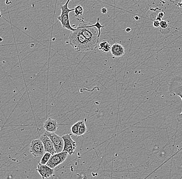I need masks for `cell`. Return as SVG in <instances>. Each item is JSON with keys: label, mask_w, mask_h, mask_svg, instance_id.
I'll use <instances>...</instances> for the list:
<instances>
[{"label": "cell", "mask_w": 182, "mask_h": 179, "mask_svg": "<svg viewBox=\"0 0 182 179\" xmlns=\"http://www.w3.org/2000/svg\"><path fill=\"white\" fill-rule=\"evenodd\" d=\"M71 136V134H67L62 137L64 140V148L63 151L68 153L70 155L74 153L77 148V143L73 140Z\"/></svg>", "instance_id": "obj_5"}, {"label": "cell", "mask_w": 182, "mask_h": 179, "mask_svg": "<svg viewBox=\"0 0 182 179\" xmlns=\"http://www.w3.org/2000/svg\"><path fill=\"white\" fill-rule=\"evenodd\" d=\"M164 16V13L163 12H161L159 13V15L157 16V18H156V20H159V21H161V19L163 18V17Z\"/></svg>", "instance_id": "obj_18"}, {"label": "cell", "mask_w": 182, "mask_h": 179, "mask_svg": "<svg viewBox=\"0 0 182 179\" xmlns=\"http://www.w3.org/2000/svg\"><path fill=\"white\" fill-rule=\"evenodd\" d=\"M153 26L155 28H159V27H160V21H159V20H156V21H154Z\"/></svg>", "instance_id": "obj_19"}, {"label": "cell", "mask_w": 182, "mask_h": 179, "mask_svg": "<svg viewBox=\"0 0 182 179\" xmlns=\"http://www.w3.org/2000/svg\"><path fill=\"white\" fill-rule=\"evenodd\" d=\"M30 152L34 157L42 156L45 153L44 147L40 138L34 139L32 141L30 144Z\"/></svg>", "instance_id": "obj_4"}, {"label": "cell", "mask_w": 182, "mask_h": 179, "mask_svg": "<svg viewBox=\"0 0 182 179\" xmlns=\"http://www.w3.org/2000/svg\"><path fill=\"white\" fill-rule=\"evenodd\" d=\"M52 155V154L49 152H45L44 155H43L42 157L41 161H40V164L43 165H46L47 164L48 162L49 161L51 156Z\"/></svg>", "instance_id": "obj_15"}, {"label": "cell", "mask_w": 182, "mask_h": 179, "mask_svg": "<svg viewBox=\"0 0 182 179\" xmlns=\"http://www.w3.org/2000/svg\"><path fill=\"white\" fill-rule=\"evenodd\" d=\"M40 139L43 142L45 152L50 153L52 155L56 153V151L54 145L52 144V141L51 140L50 138L47 135L44 134L40 136Z\"/></svg>", "instance_id": "obj_8"}, {"label": "cell", "mask_w": 182, "mask_h": 179, "mask_svg": "<svg viewBox=\"0 0 182 179\" xmlns=\"http://www.w3.org/2000/svg\"><path fill=\"white\" fill-rule=\"evenodd\" d=\"M44 134L47 135L50 138L51 140L52 141L56 152H62L64 148V140L63 138L56 135L55 133H50L46 131Z\"/></svg>", "instance_id": "obj_6"}, {"label": "cell", "mask_w": 182, "mask_h": 179, "mask_svg": "<svg viewBox=\"0 0 182 179\" xmlns=\"http://www.w3.org/2000/svg\"><path fill=\"white\" fill-rule=\"evenodd\" d=\"M169 26V24L167 21H164V20H161L160 21V27L162 29L167 28Z\"/></svg>", "instance_id": "obj_17"}, {"label": "cell", "mask_w": 182, "mask_h": 179, "mask_svg": "<svg viewBox=\"0 0 182 179\" xmlns=\"http://www.w3.org/2000/svg\"><path fill=\"white\" fill-rule=\"evenodd\" d=\"M86 132H87V127L86 126V123L85 121L82 120L81 123L80 124L79 129L78 136H83Z\"/></svg>", "instance_id": "obj_14"}, {"label": "cell", "mask_w": 182, "mask_h": 179, "mask_svg": "<svg viewBox=\"0 0 182 179\" xmlns=\"http://www.w3.org/2000/svg\"><path fill=\"white\" fill-rule=\"evenodd\" d=\"M111 46L106 40H102L99 44V50H102L104 52L108 53L111 50Z\"/></svg>", "instance_id": "obj_12"}, {"label": "cell", "mask_w": 182, "mask_h": 179, "mask_svg": "<svg viewBox=\"0 0 182 179\" xmlns=\"http://www.w3.org/2000/svg\"><path fill=\"white\" fill-rule=\"evenodd\" d=\"M82 120L78 121L73 125L71 127V132L73 135L75 136H79V129L80 127V124L81 123Z\"/></svg>", "instance_id": "obj_13"}, {"label": "cell", "mask_w": 182, "mask_h": 179, "mask_svg": "<svg viewBox=\"0 0 182 179\" xmlns=\"http://www.w3.org/2000/svg\"><path fill=\"white\" fill-rule=\"evenodd\" d=\"M75 16L79 17L83 15V8L81 6L78 5L75 8Z\"/></svg>", "instance_id": "obj_16"}, {"label": "cell", "mask_w": 182, "mask_h": 179, "mask_svg": "<svg viewBox=\"0 0 182 179\" xmlns=\"http://www.w3.org/2000/svg\"><path fill=\"white\" fill-rule=\"evenodd\" d=\"M178 86H176V84H175L173 82L171 83L170 86H170H169V90L171 93L179 96L181 97L182 101V85L179 84V83H178ZM176 119L179 122H182V112L180 114L177 115Z\"/></svg>", "instance_id": "obj_9"}, {"label": "cell", "mask_w": 182, "mask_h": 179, "mask_svg": "<svg viewBox=\"0 0 182 179\" xmlns=\"http://www.w3.org/2000/svg\"><path fill=\"white\" fill-rule=\"evenodd\" d=\"M101 12L103 14H106V13H107L108 11H107V8H105V7H104V8H101Z\"/></svg>", "instance_id": "obj_20"}, {"label": "cell", "mask_w": 182, "mask_h": 179, "mask_svg": "<svg viewBox=\"0 0 182 179\" xmlns=\"http://www.w3.org/2000/svg\"><path fill=\"white\" fill-rule=\"evenodd\" d=\"M58 124L56 120L48 118L44 124V128L46 132L55 133L58 129Z\"/></svg>", "instance_id": "obj_11"}, {"label": "cell", "mask_w": 182, "mask_h": 179, "mask_svg": "<svg viewBox=\"0 0 182 179\" xmlns=\"http://www.w3.org/2000/svg\"><path fill=\"white\" fill-rule=\"evenodd\" d=\"M70 1L71 0H67L65 4L60 6V9H61L62 13H61V15L58 17V20L60 22H61L63 28L70 30V31L74 32L75 31L76 28H74L70 25L69 13H70V12L74 11L75 8L73 9H70L68 8V4H69V3Z\"/></svg>", "instance_id": "obj_2"}, {"label": "cell", "mask_w": 182, "mask_h": 179, "mask_svg": "<svg viewBox=\"0 0 182 179\" xmlns=\"http://www.w3.org/2000/svg\"><path fill=\"white\" fill-rule=\"evenodd\" d=\"M36 170L42 176V179L50 178L54 174V169L51 168L47 165H43L39 163Z\"/></svg>", "instance_id": "obj_7"}, {"label": "cell", "mask_w": 182, "mask_h": 179, "mask_svg": "<svg viewBox=\"0 0 182 179\" xmlns=\"http://www.w3.org/2000/svg\"><path fill=\"white\" fill-rule=\"evenodd\" d=\"M68 153L65 151L61 152L56 153L55 154L52 155L50 160L47 164V165L51 168L54 169L63 163L68 157Z\"/></svg>", "instance_id": "obj_3"}, {"label": "cell", "mask_w": 182, "mask_h": 179, "mask_svg": "<svg viewBox=\"0 0 182 179\" xmlns=\"http://www.w3.org/2000/svg\"><path fill=\"white\" fill-rule=\"evenodd\" d=\"M108 179V178H106V179Z\"/></svg>", "instance_id": "obj_23"}, {"label": "cell", "mask_w": 182, "mask_h": 179, "mask_svg": "<svg viewBox=\"0 0 182 179\" xmlns=\"http://www.w3.org/2000/svg\"><path fill=\"white\" fill-rule=\"evenodd\" d=\"M130 30H131V29H130L128 28L127 29H126V31L128 32L130 31Z\"/></svg>", "instance_id": "obj_21"}, {"label": "cell", "mask_w": 182, "mask_h": 179, "mask_svg": "<svg viewBox=\"0 0 182 179\" xmlns=\"http://www.w3.org/2000/svg\"><path fill=\"white\" fill-rule=\"evenodd\" d=\"M111 54L115 58H120L123 56L125 53V49L124 46L118 43H115L111 46Z\"/></svg>", "instance_id": "obj_10"}, {"label": "cell", "mask_w": 182, "mask_h": 179, "mask_svg": "<svg viewBox=\"0 0 182 179\" xmlns=\"http://www.w3.org/2000/svg\"><path fill=\"white\" fill-rule=\"evenodd\" d=\"M82 179H88V178H87V176H85V177H84V178H82Z\"/></svg>", "instance_id": "obj_22"}, {"label": "cell", "mask_w": 182, "mask_h": 179, "mask_svg": "<svg viewBox=\"0 0 182 179\" xmlns=\"http://www.w3.org/2000/svg\"><path fill=\"white\" fill-rule=\"evenodd\" d=\"M69 40L70 45L77 52H86L95 49L77 28L75 31L70 34Z\"/></svg>", "instance_id": "obj_1"}]
</instances>
